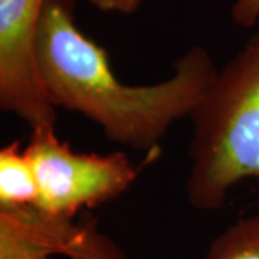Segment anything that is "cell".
<instances>
[{
  "label": "cell",
  "instance_id": "cell-1",
  "mask_svg": "<svg viewBox=\"0 0 259 259\" xmlns=\"http://www.w3.org/2000/svg\"><path fill=\"white\" fill-rule=\"evenodd\" d=\"M36 62L48 100L81 114L124 147L156 153L179 120L190 117L218 68L202 45L175 62L173 75L151 85H127L107 51L76 25V0H47L36 33Z\"/></svg>",
  "mask_w": 259,
  "mask_h": 259
},
{
  "label": "cell",
  "instance_id": "cell-2",
  "mask_svg": "<svg viewBox=\"0 0 259 259\" xmlns=\"http://www.w3.org/2000/svg\"><path fill=\"white\" fill-rule=\"evenodd\" d=\"M190 118L186 197L196 210L212 212L242 180L259 185L258 33L218 69Z\"/></svg>",
  "mask_w": 259,
  "mask_h": 259
},
{
  "label": "cell",
  "instance_id": "cell-3",
  "mask_svg": "<svg viewBox=\"0 0 259 259\" xmlns=\"http://www.w3.org/2000/svg\"><path fill=\"white\" fill-rule=\"evenodd\" d=\"M36 175V206L52 216L74 221L85 207H97L127 192L139 168L125 151L75 153L58 139L55 125L32 130L25 147Z\"/></svg>",
  "mask_w": 259,
  "mask_h": 259
},
{
  "label": "cell",
  "instance_id": "cell-4",
  "mask_svg": "<svg viewBox=\"0 0 259 259\" xmlns=\"http://www.w3.org/2000/svg\"><path fill=\"white\" fill-rule=\"evenodd\" d=\"M47 0H0V108L30 130L56 122L36 62V33Z\"/></svg>",
  "mask_w": 259,
  "mask_h": 259
},
{
  "label": "cell",
  "instance_id": "cell-5",
  "mask_svg": "<svg viewBox=\"0 0 259 259\" xmlns=\"http://www.w3.org/2000/svg\"><path fill=\"white\" fill-rule=\"evenodd\" d=\"M78 223L49 214L36 204L0 206V259H55Z\"/></svg>",
  "mask_w": 259,
  "mask_h": 259
},
{
  "label": "cell",
  "instance_id": "cell-6",
  "mask_svg": "<svg viewBox=\"0 0 259 259\" xmlns=\"http://www.w3.org/2000/svg\"><path fill=\"white\" fill-rule=\"evenodd\" d=\"M39 197L36 175L20 141L0 150V206L36 204Z\"/></svg>",
  "mask_w": 259,
  "mask_h": 259
},
{
  "label": "cell",
  "instance_id": "cell-7",
  "mask_svg": "<svg viewBox=\"0 0 259 259\" xmlns=\"http://www.w3.org/2000/svg\"><path fill=\"white\" fill-rule=\"evenodd\" d=\"M206 259H259V214L226 228L213 239Z\"/></svg>",
  "mask_w": 259,
  "mask_h": 259
},
{
  "label": "cell",
  "instance_id": "cell-8",
  "mask_svg": "<svg viewBox=\"0 0 259 259\" xmlns=\"http://www.w3.org/2000/svg\"><path fill=\"white\" fill-rule=\"evenodd\" d=\"M68 259H125L122 250L107 235L98 231L95 221L78 223L64 255Z\"/></svg>",
  "mask_w": 259,
  "mask_h": 259
},
{
  "label": "cell",
  "instance_id": "cell-9",
  "mask_svg": "<svg viewBox=\"0 0 259 259\" xmlns=\"http://www.w3.org/2000/svg\"><path fill=\"white\" fill-rule=\"evenodd\" d=\"M231 16L238 26H256L259 23V0H235L232 5Z\"/></svg>",
  "mask_w": 259,
  "mask_h": 259
},
{
  "label": "cell",
  "instance_id": "cell-10",
  "mask_svg": "<svg viewBox=\"0 0 259 259\" xmlns=\"http://www.w3.org/2000/svg\"><path fill=\"white\" fill-rule=\"evenodd\" d=\"M90 5L102 13H118V15H133L139 12L140 8L147 0H88Z\"/></svg>",
  "mask_w": 259,
  "mask_h": 259
},
{
  "label": "cell",
  "instance_id": "cell-11",
  "mask_svg": "<svg viewBox=\"0 0 259 259\" xmlns=\"http://www.w3.org/2000/svg\"><path fill=\"white\" fill-rule=\"evenodd\" d=\"M258 26H259V23H258ZM258 35H259V30H258Z\"/></svg>",
  "mask_w": 259,
  "mask_h": 259
}]
</instances>
